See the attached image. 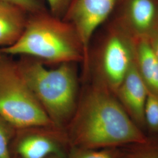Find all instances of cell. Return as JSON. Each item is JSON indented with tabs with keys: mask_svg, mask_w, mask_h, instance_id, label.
I'll return each mask as SVG.
<instances>
[{
	"mask_svg": "<svg viewBox=\"0 0 158 158\" xmlns=\"http://www.w3.org/2000/svg\"><path fill=\"white\" fill-rule=\"evenodd\" d=\"M70 123L72 147L119 148L143 141L148 136L131 119L113 91L94 81L85 87Z\"/></svg>",
	"mask_w": 158,
	"mask_h": 158,
	"instance_id": "cell-1",
	"label": "cell"
},
{
	"mask_svg": "<svg viewBox=\"0 0 158 158\" xmlns=\"http://www.w3.org/2000/svg\"><path fill=\"white\" fill-rule=\"evenodd\" d=\"M0 53L31 57L44 64L85 63L84 48L73 25L45 10L28 14L20 38L12 45L0 48Z\"/></svg>",
	"mask_w": 158,
	"mask_h": 158,
	"instance_id": "cell-2",
	"label": "cell"
},
{
	"mask_svg": "<svg viewBox=\"0 0 158 158\" xmlns=\"http://www.w3.org/2000/svg\"><path fill=\"white\" fill-rule=\"evenodd\" d=\"M18 66L29 87L58 128L70 122L79 102L77 63L46 68L32 57L20 56Z\"/></svg>",
	"mask_w": 158,
	"mask_h": 158,
	"instance_id": "cell-3",
	"label": "cell"
},
{
	"mask_svg": "<svg viewBox=\"0 0 158 158\" xmlns=\"http://www.w3.org/2000/svg\"><path fill=\"white\" fill-rule=\"evenodd\" d=\"M0 117L16 130L56 127L12 56L0 53Z\"/></svg>",
	"mask_w": 158,
	"mask_h": 158,
	"instance_id": "cell-4",
	"label": "cell"
},
{
	"mask_svg": "<svg viewBox=\"0 0 158 158\" xmlns=\"http://www.w3.org/2000/svg\"><path fill=\"white\" fill-rule=\"evenodd\" d=\"M135 61V40L115 19L98 46L92 62L93 80L115 92Z\"/></svg>",
	"mask_w": 158,
	"mask_h": 158,
	"instance_id": "cell-5",
	"label": "cell"
},
{
	"mask_svg": "<svg viewBox=\"0 0 158 158\" xmlns=\"http://www.w3.org/2000/svg\"><path fill=\"white\" fill-rule=\"evenodd\" d=\"M119 0H71L63 19L71 23L85 49L87 67L91 40L97 28L115 11Z\"/></svg>",
	"mask_w": 158,
	"mask_h": 158,
	"instance_id": "cell-6",
	"label": "cell"
},
{
	"mask_svg": "<svg viewBox=\"0 0 158 158\" xmlns=\"http://www.w3.org/2000/svg\"><path fill=\"white\" fill-rule=\"evenodd\" d=\"M63 139L56 127L16 130L11 152L18 158H64Z\"/></svg>",
	"mask_w": 158,
	"mask_h": 158,
	"instance_id": "cell-7",
	"label": "cell"
},
{
	"mask_svg": "<svg viewBox=\"0 0 158 158\" xmlns=\"http://www.w3.org/2000/svg\"><path fill=\"white\" fill-rule=\"evenodd\" d=\"M115 20L135 40L148 39L158 26V0H119Z\"/></svg>",
	"mask_w": 158,
	"mask_h": 158,
	"instance_id": "cell-8",
	"label": "cell"
},
{
	"mask_svg": "<svg viewBox=\"0 0 158 158\" xmlns=\"http://www.w3.org/2000/svg\"><path fill=\"white\" fill-rule=\"evenodd\" d=\"M148 93L135 61L115 92V96L131 119L146 134L145 108Z\"/></svg>",
	"mask_w": 158,
	"mask_h": 158,
	"instance_id": "cell-9",
	"label": "cell"
},
{
	"mask_svg": "<svg viewBox=\"0 0 158 158\" xmlns=\"http://www.w3.org/2000/svg\"><path fill=\"white\" fill-rule=\"evenodd\" d=\"M28 16L17 6L0 1V48L17 42L25 28Z\"/></svg>",
	"mask_w": 158,
	"mask_h": 158,
	"instance_id": "cell-10",
	"label": "cell"
},
{
	"mask_svg": "<svg viewBox=\"0 0 158 158\" xmlns=\"http://www.w3.org/2000/svg\"><path fill=\"white\" fill-rule=\"evenodd\" d=\"M135 64L149 93L158 97V60L148 39L135 40Z\"/></svg>",
	"mask_w": 158,
	"mask_h": 158,
	"instance_id": "cell-11",
	"label": "cell"
},
{
	"mask_svg": "<svg viewBox=\"0 0 158 158\" xmlns=\"http://www.w3.org/2000/svg\"><path fill=\"white\" fill-rule=\"evenodd\" d=\"M118 158H158V137L148 135L143 141L119 147Z\"/></svg>",
	"mask_w": 158,
	"mask_h": 158,
	"instance_id": "cell-12",
	"label": "cell"
},
{
	"mask_svg": "<svg viewBox=\"0 0 158 158\" xmlns=\"http://www.w3.org/2000/svg\"><path fill=\"white\" fill-rule=\"evenodd\" d=\"M119 148H81L72 147L68 158H118Z\"/></svg>",
	"mask_w": 158,
	"mask_h": 158,
	"instance_id": "cell-13",
	"label": "cell"
},
{
	"mask_svg": "<svg viewBox=\"0 0 158 158\" xmlns=\"http://www.w3.org/2000/svg\"><path fill=\"white\" fill-rule=\"evenodd\" d=\"M145 122L146 132L158 137V97L149 93L145 108Z\"/></svg>",
	"mask_w": 158,
	"mask_h": 158,
	"instance_id": "cell-14",
	"label": "cell"
},
{
	"mask_svg": "<svg viewBox=\"0 0 158 158\" xmlns=\"http://www.w3.org/2000/svg\"><path fill=\"white\" fill-rule=\"evenodd\" d=\"M16 130L0 117V158H12L11 143Z\"/></svg>",
	"mask_w": 158,
	"mask_h": 158,
	"instance_id": "cell-15",
	"label": "cell"
},
{
	"mask_svg": "<svg viewBox=\"0 0 158 158\" xmlns=\"http://www.w3.org/2000/svg\"><path fill=\"white\" fill-rule=\"evenodd\" d=\"M0 1L17 6L28 14L45 10L38 0H0Z\"/></svg>",
	"mask_w": 158,
	"mask_h": 158,
	"instance_id": "cell-16",
	"label": "cell"
},
{
	"mask_svg": "<svg viewBox=\"0 0 158 158\" xmlns=\"http://www.w3.org/2000/svg\"><path fill=\"white\" fill-rule=\"evenodd\" d=\"M47 1L51 14L55 17L63 19L71 0H47Z\"/></svg>",
	"mask_w": 158,
	"mask_h": 158,
	"instance_id": "cell-17",
	"label": "cell"
},
{
	"mask_svg": "<svg viewBox=\"0 0 158 158\" xmlns=\"http://www.w3.org/2000/svg\"><path fill=\"white\" fill-rule=\"evenodd\" d=\"M148 40L155 56L158 60V26Z\"/></svg>",
	"mask_w": 158,
	"mask_h": 158,
	"instance_id": "cell-18",
	"label": "cell"
},
{
	"mask_svg": "<svg viewBox=\"0 0 158 158\" xmlns=\"http://www.w3.org/2000/svg\"></svg>",
	"mask_w": 158,
	"mask_h": 158,
	"instance_id": "cell-19",
	"label": "cell"
}]
</instances>
